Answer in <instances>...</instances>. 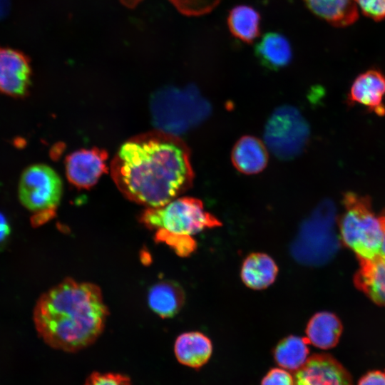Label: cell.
I'll return each instance as SVG.
<instances>
[{
    "label": "cell",
    "instance_id": "obj_5",
    "mask_svg": "<svg viewBox=\"0 0 385 385\" xmlns=\"http://www.w3.org/2000/svg\"><path fill=\"white\" fill-rule=\"evenodd\" d=\"M343 205L339 221L343 242L359 260H372L381 255L384 232L379 216L372 211L369 197L349 192L344 195Z\"/></svg>",
    "mask_w": 385,
    "mask_h": 385
},
{
    "label": "cell",
    "instance_id": "obj_4",
    "mask_svg": "<svg viewBox=\"0 0 385 385\" xmlns=\"http://www.w3.org/2000/svg\"><path fill=\"white\" fill-rule=\"evenodd\" d=\"M150 111L156 130L178 136L205 120L210 106L193 86L165 87L153 94Z\"/></svg>",
    "mask_w": 385,
    "mask_h": 385
},
{
    "label": "cell",
    "instance_id": "obj_13",
    "mask_svg": "<svg viewBox=\"0 0 385 385\" xmlns=\"http://www.w3.org/2000/svg\"><path fill=\"white\" fill-rule=\"evenodd\" d=\"M359 260L355 285L373 302L385 307V257L381 254L372 260Z\"/></svg>",
    "mask_w": 385,
    "mask_h": 385
},
{
    "label": "cell",
    "instance_id": "obj_16",
    "mask_svg": "<svg viewBox=\"0 0 385 385\" xmlns=\"http://www.w3.org/2000/svg\"><path fill=\"white\" fill-rule=\"evenodd\" d=\"M174 352L180 364L197 369L209 361L212 353V342L201 332H185L177 337Z\"/></svg>",
    "mask_w": 385,
    "mask_h": 385
},
{
    "label": "cell",
    "instance_id": "obj_8",
    "mask_svg": "<svg viewBox=\"0 0 385 385\" xmlns=\"http://www.w3.org/2000/svg\"><path fill=\"white\" fill-rule=\"evenodd\" d=\"M310 135L307 121L294 106L276 108L267 120L264 139L266 146L277 158L292 159L306 147Z\"/></svg>",
    "mask_w": 385,
    "mask_h": 385
},
{
    "label": "cell",
    "instance_id": "obj_27",
    "mask_svg": "<svg viewBox=\"0 0 385 385\" xmlns=\"http://www.w3.org/2000/svg\"><path fill=\"white\" fill-rule=\"evenodd\" d=\"M358 385H385V374L380 371L368 372L361 377Z\"/></svg>",
    "mask_w": 385,
    "mask_h": 385
},
{
    "label": "cell",
    "instance_id": "obj_25",
    "mask_svg": "<svg viewBox=\"0 0 385 385\" xmlns=\"http://www.w3.org/2000/svg\"><path fill=\"white\" fill-rule=\"evenodd\" d=\"M356 3L366 16L375 21L385 18V0H356Z\"/></svg>",
    "mask_w": 385,
    "mask_h": 385
},
{
    "label": "cell",
    "instance_id": "obj_20",
    "mask_svg": "<svg viewBox=\"0 0 385 385\" xmlns=\"http://www.w3.org/2000/svg\"><path fill=\"white\" fill-rule=\"evenodd\" d=\"M316 16L335 26L354 23L358 16L356 0H303Z\"/></svg>",
    "mask_w": 385,
    "mask_h": 385
},
{
    "label": "cell",
    "instance_id": "obj_9",
    "mask_svg": "<svg viewBox=\"0 0 385 385\" xmlns=\"http://www.w3.org/2000/svg\"><path fill=\"white\" fill-rule=\"evenodd\" d=\"M294 385H353L346 369L329 354H314L295 371Z\"/></svg>",
    "mask_w": 385,
    "mask_h": 385
},
{
    "label": "cell",
    "instance_id": "obj_18",
    "mask_svg": "<svg viewBox=\"0 0 385 385\" xmlns=\"http://www.w3.org/2000/svg\"><path fill=\"white\" fill-rule=\"evenodd\" d=\"M278 267L273 259L261 252L252 253L243 261L240 276L243 283L250 289H264L275 280Z\"/></svg>",
    "mask_w": 385,
    "mask_h": 385
},
{
    "label": "cell",
    "instance_id": "obj_2",
    "mask_svg": "<svg viewBox=\"0 0 385 385\" xmlns=\"http://www.w3.org/2000/svg\"><path fill=\"white\" fill-rule=\"evenodd\" d=\"M33 315L36 331L48 345L74 352L98 338L108 311L97 285L70 278L43 293Z\"/></svg>",
    "mask_w": 385,
    "mask_h": 385
},
{
    "label": "cell",
    "instance_id": "obj_19",
    "mask_svg": "<svg viewBox=\"0 0 385 385\" xmlns=\"http://www.w3.org/2000/svg\"><path fill=\"white\" fill-rule=\"evenodd\" d=\"M305 332L307 340L312 345L322 349H329L339 342L342 324L335 314L321 312L312 317Z\"/></svg>",
    "mask_w": 385,
    "mask_h": 385
},
{
    "label": "cell",
    "instance_id": "obj_26",
    "mask_svg": "<svg viewBox=\"0 0 385 385\" xmlns=\"http://www.w3.org/2000/svg\"><path fill=\"white\" fill-rule=\"evenodd\" d=\"M261 385H294V377L284 369L272 368L263 377Z\"/></svg>",
    "mask_w": 385,
    "mask_h": 385
},
{
    "label": "cell",
    "instance_id": "obj_17",
    "mask_svg": "<svg viewBox=\"0 0 385 385\" xmlns=\"http://www.w3.org/2000/svg\"><path fill=\"white\" fill-rule=\"evenodd\" d=\"M184 302V291L174 281H160L153 285L148 293L150 308L162 318L174 317L181 309Z\"/></svg>",
    "mask_w": 385,
    "mask_h": 385
},
{
    "label": "cell",
    "instance_id": "obj_29",
    "mask_svg": "<svg viewBox=\"0 0 385 385\" xmlns=\"http://www.w3.org/2000/svg\"><path fill=\"white\" fill-rule=\"evenodd\" d=\"M379 219L381 220V226L383 228L384 232V239H383V244L381 247V255L385 257V209L381 212V215H379Z\"/></svg>",
    "mask_w": 385,
    "mask_h": 385
},
{
    "label": "cell",
    "instance_id": "obj_6",
    "mask_svg": "<svg viewBox=\"0 0 385 385\" xmlns=\"http://www.w3.org/2000/svg\"><path fill=\"white\" fill-rule=\"evenodd\" d=\"M336 208L329 200L322 201L301 226L292 252L299 262L309 265H322L338 251Z\"/></svg>",
    "mask_w": 385,
    "mask_h": 385
},
{
    "label": "cell",
    "instance_id": "obj_10",
    "mask_svg": "<svg viewBox=\"0 0 385 385\" xmlns=\"http://www.w3.org/2000/svg\"><path fill=\"white\" fill-rule=\"evenodd\" d=\"M31 80L29 58L18 50L0 46V92L12 97H24Z\"/></svg>",
    "mask_w": 385,
    "mask_h": 385
},
{
    "label": "cell",
    "instance_id": "obj_7",
    "mask_svg": "<svg viewBox=\"0 0 385 385\" xmlns=\"http://www.w3.org/2000/svg\"><path fill=\"white\" fill-rule=\"evenodd\" d=\"M18 190L21 204L34 213L33 225L38 226L54 216L62 196L63 183L52 168L35 164L24 170Z\"/></svg>",
    "mask_w": 385,
    "mask_h": 385
},
{
    "label": "cell",
    "instance_id": "obj_14",
    "mask_svg": "<svg viewBox=\"0 0 385 385\" xmlns=\"http://www.w3.org/2000/svg\"><path fill=\"white\" fill-rule=\"evenodd\" d=\"M255 54L266 68L278 71L287 66L292 59L288 38L279 32L265 34L255 46Z\"/></svg>",
    "mask_w": 385,
    "mask_h": 385
},
{
    "label": "cell",
    "instance_id": "obj_22",
    "mask_svg": "<svg viewBox=\"0 0 385 385\" xmlns=\"http://www.w3.org/2000/svg\"><path fill=\"white\" fill-rule=\"evenodd\" d=\"M308 343L307 338L295 335L283 338L273 351L275 362L286 370L297 371L309 358Z\"/></svg>",
    "mask_w": 385,
    "mask_h": 385
},
{
    "label": "cell",
    "instance_id": "obj_12",
    "mask_svg": "<svg viewBox=\"0 0 385 385\" xmlns=\"http://www.w3.org/2000/svg\"><path fill=\"white\" fill-rule=\"evenodd\" d=\"M384 94L385 74L379 70L370 69L356 78L348 99L350 104L363 105L369 111L381 116L385 115V106L383 103Z\"/></svg>",
    "mask_w": 385,
    "mask_h": 385
},
{
    "label": "cell",
    "instance_id": "obj_28",
    "mask_svg": "<svg viewBox=\"0 0 385 385\" xmlns=\"http://www.w3.org/2000/svg\"><path fill=\"white\" fill-rule=\"evenodd\" d=\"M11 234V227L6 217L0 212V249L6 245Z\"/></svg>",
    "mask_w": 385,
    "mask_h": 385
},
{
    "label": "cell",
    "instance_id": "obj_11",
    "mask_svg": "<svg viewBox=\"0 0 385 385\" xmlns=\"http://www.w3.org/2000/svg\"><path fill=\"white\" fill-rule=\"evenodd\" d=\"M107 153L99 148L81 149L66 160V176L79 188L93 186L106 171Z\"/></svg>",
    "mask_w": 385,
    "mask_h": 385
},
{
    "label": "cell",
    "instance_id": "obj_23",
    "mask_svg": "<svg viewBox=\"0 0 385 385\" xmlns=\"http://www.w3.org/2000/svg\"><path fill=\"white\" fill-rule=\"evenodd\" d=\"M129 8L134 9L143 0H119ZM178 11L188 16L203 14L212 10L220 0H168Z\"/></svg>",
    "mask_w": 385,
    "mask_h": 385
},
{
    "label": "cell",
    "instance_id": "obj_15",
    "mask_svg": "<svg viewBox=\"0 0 385 385\" xmlns=\"http://www.w3.org/2000/svg\"><path fill=\"white\" fill-rule=\"evenodd\" d=\"M231 159L238 171L253 175L265 169L268 162V153L266 146L260 139L245 135L234 145Z\"/></svg>",
    "mask_w": 385,
    "mask_h": 385
},
{
    "label": "cell",
    "instance_id": "obj_1",
    "mask_svg": "<svg viewBox=\"0 0 385 385\" xmlns=\"http://www.w3.org/2000/svg\"><path fill=\"white\" fill-rule=\"evenodd\" d=\"M120 192L146 207L165 205L187 190L193 179L186 145L176 135L158 130L129 138L111 164Z\"/></svg>",
    "mask_w": 385,
    "mask_h": 385
},
{
    "label": "cell",
    "instance_id": "obj_21",
    "mask_svg": "<svg viewBox=\"0 0 385 385\" xmlns=\"http://www.w3.org/2000/svg\"><path fill=\"white\" fill-rule=\"evenodd\" d=\"M260 14L253 7L237 5L227 16V26L232 35L245 43H252L260 34Z\"/></svg>",
    "mask_w": 385,
    "mask_h": 385
},
{
    "label": "cell",
    "instance_id": "obj_24",
    "mask_svg": "<svg viewBox=\"0 0 385 385\" xmlns=\"http://www.w3.org/2000/svg\"><path fill=\"white\" fill-rule=\"evenodd\" d=\"M83 385H131L127 376L112 372H93Z\"/></svg>",
    "mask_w": 385,
    "mask_h": 385
},
{
    "label": "cell",
    "instance_id": "obj_3",
    "mask_svg": "<svg viewBox=\"0 0 385 385\" xmlns=\"http://www.w3.org/2000/svg\"><path fill=\"white\" fill-rule=\"evenodd\" d=\"M140 222L155 232L157 242H163L180 256L190 255L196 249L192 235L205 228L221 225L205 210L201 200L191 197H177L164 205L147 207Z\"/></svg>",
    "mask_w": 385,
    "mask_h": 385
}]
</instances>
